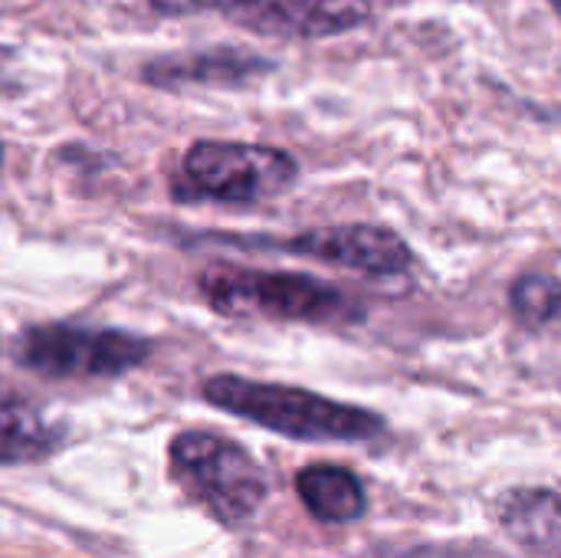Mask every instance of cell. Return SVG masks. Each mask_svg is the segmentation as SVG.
Wrapping results in <instances>:
<instances>
[{"label": "cell", "mask_w": 561, "mask_h": 558, "mask_svg": "<svg viewBox=\"0 0 561 558\" xmlns=\"http://www.w3.org/2000/svg\"><path fill=\"white\" fill-rule=\"evenodd\" d=\"M237 250L286 253L312 263H329L368 276H401L414 266V250L408 240L385 224H335L312 227L293 237H214Z\"/></svg>", "instance_id": "8992f818"}, {"label": "cell", "mask_w": 561, "mask_h": 558, "mask_svg": "<svg viewBox=\"0 0 561 558\" xmlns=\"http://www.w3.org/2000/svg\"><path fill=\"white\" fill-rule=\"evenodd\" d=\"M201 391L214 408L293 441H371L385 431V418L375 411L342 405L293 385L214 375Z\"/></svg>", "instance_id": "6da1fadb"}, {"label": "cell", "mask_w": 561, "mask_h": 558, "mask_svg": "<svg viewBox=\"0 0 561 558\" xmlns=\"http://www.w3.org/2000/svg\"><path fill=\"white\" fill-rule=\"evenodd\" d=\"M10 56H13V49H7V46H0V66H3V62H7Z\"/></svg>", "instance_id": "4fadbf2b"}, {"label": "cell", "mask_w": 561, "mask_h": 558, "mask_svg": "<svg viewBox=\"0 0 561 558\" xmlns=\"http://www.w3.org/2000/svg\"><path fill=\"white\" fill-rule=\"evenodd\" d=\"M299 500L322 523H355L368 510L362 480L335 464H312L296 477Z\"/></svg>", "instance_id": "30bf717a"}, {"label": "cell", "mask_w": 561, "mask_h": 558, "mask_svg": "<svg viewBox=\"0 0 561 558\" xmlns=\"http://www.w3.org/2000/svg\"><path fill=\"white\" fill-rule=\"evenodd\" d=\"M549 3H552V10L561 16V0H549Z\"/></svg>", "instance_id": "5bb4252c"}, {"label": "cell", "mask_w": 561, "mask_h": 558, "mask_svg": "<svg viewBox=\"0 0 561 558\" xmlns=\"http://www.w3.org/2000/svg\"><path fill=\"white\" fill-rule=\"evenodd\" d=\"M171 477L220 523L237 526L256 516L270 480L256 457L214 431H184L168 447Z\"/></svg>", "instance_id": "277c9868"}, {"label": "cell", "mask_w": 561, "mask_h": 558, "mask_svg": "<svg viewBox=\"0 0 561 558\" xmlns=\"http://www.w3.org/2000/svg\"><path fill=\"white\" fill-rule=\"evenodd\" d=\"M207 306L230 319H273V322H355L365 309L339 286L289 270H256L237 263H214L197 276Z\"/></svg>", "instance_id": "7a4b0ae2"}, {"label": "cell", "mask_w": 561, "mask_h": 558, "mask_svg": "<svg viewBox=\"0 0 561 558\" xmlns=\"http://www.w3.org/2000/svg\"><path fill=\"white\" fill-rule=\"evenodd\" d=\"M500 526L529 549L561 546V497L552 490H510L500 500Z\"/></svg>", "instance_id": "8fae6325"}, {"label": "cell", "mask_w": 561, "mask_h": 558, "mask_svg": "<svg viewBox=\"0 0 561 558\" xmlns=\"http://www.w3.org/2000/svg\"><path fill=\"white\" fill-rule=\"evenodd\" d=\"M62 424L49 421L36 401L0 388V464H36L62 447Z\"/></svg>", "instance_id": "9c48e42d"}, {"label": "cell", "mask_w": 561, "mask_h": 558, "mask_svg": "<svg viewBox=\"0 0 561 558\" xmlns=\"http://www.w3.org/2000/svg\"><path fill=\"white\" fill-rule=\"evenodd\" d=\"M154 342L125 329H95L72 322L26 326L13 358L43 378H122L151 358Z\"/></svg>", "instance_id": "5b68a950"}, {"label": "cell", "mask_w": 561, "mask_h": 558, "mask_svg": "<svg viewBox=\"0 0 561 558\" xmlns=\"http://www.w3.org/2000/svg\"><path fill=\"white\" fill-rule=\"evenodd\" d=\"M276 66L263 59L260 53L237 49V46H214L201 53H178V56H158L141 66V79L161 89H181V86H243L250 79H260L273 72Z\"/></svg>", "instance_id": "ba28073f"}, {"label": "cell", "mask_w": 561, "mask_h": 558, "mask_svg": "<svg viewBox=\"0 0 561 558\" xmlns=\"http://www.w3.org/2000/svg\"><path fill=\"white\" fill-rule=\"evenodd\" d=\"M3 155H7V151H3V141H0V168H3Z\"/></svg>", "instance_id": "9a60e30c"}, {"label": "cell", "mask_w": 561, "mask_h": 558, "mask_svg": "<svg viewBox=\"0 0 561 558\" xmlns=\"http://www.w3.org/2000/svg\"><path fill=\"white\" fill-rule=\"evenodd\" d=\"M164 16L224 13L227 20L286 39H325L348 33L371 16L368 0H148Z\"/></svg>", "instance_id": "52a82bcc"}, {"label": "cell", "mask_w": 561, "mask_h": 558, "mask_svg": "<svg viewBox=\"0 0 561 558\" xmlns=\"http://www.w3.org/2000/svg\"><path fill=\"white\" fill-rule=\"evenodd\" d=\"M510 309L526 329H561V280L526 273L510 286Z\"/></svg>", "instance_id": "7c38bea8"}, {"label": "cell", "mask_w": 561, "mask_h": 558, "mask_svg": "<svg viewBox=\"0 0 561 558\" xmlns=\"http://www.w3.org/2000/svg\"><path fill=\"white\" fill-rule=\"evenodd\" d=\"M299 181V161L273 145L201 138L194 141L174 174L171 197L178 204H224L253 207L283 197Z\"/></svg>", "instance_id": "3957f363"}]
</instances>
